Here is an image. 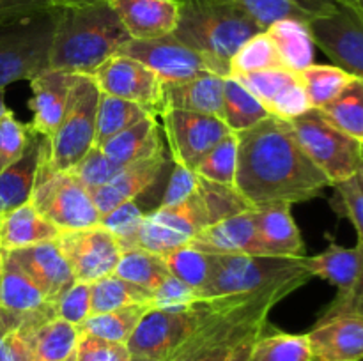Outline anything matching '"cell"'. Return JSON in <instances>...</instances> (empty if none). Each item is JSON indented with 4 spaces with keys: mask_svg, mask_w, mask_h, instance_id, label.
Segmentation results:
<instances>
[{
    "mask_svg": "<svg viewBox=\"0 0 363 361\" xmlns=\"http://www.w3.org/2000/svg\"><path fill=\"white\" fill-rule=\"evenodd\" d=\"M314 360L363 361V317L337 314L319 317L314 328L305 333Z\"/></svg>",
    "mask_w": 363,
    "mask_h": 361,
    "instance_id": "cell-19",
    "label": "cell"
},
{
    "mask_svg": "<svg viewBox=\"0 0 363 361\" xmlns=\"http://www.w3.org/2000/svg\"><path fill=\"white\" fill-rule=\"evenodd\" d=\"M250 361H314L307 335L269 331L264 326L252 347Z\"/></svg>",
    "mask_w": 363,
    "mask_h": 361,
    "instance_id": "cell-37",
    "label": "cell"
},
{
    "mask_svg": "<svg viewBox=\"0 0 363 361\" xmlns=\"http://www.w3.org/2000/svg\"><path fill=\"white\" fill-rule=\"evenodd\" d=\"M360 173H362V177H363V161H362V165H360Z\"/></svg>",
    "mask_w": 363,
    "mask_h": 361,
    "instance_id": "cell-61",
    "label": "cell"
},
{
    "mask_svg": "<svg viewBox=\"0 0 363 361\" xmlns=\"http://www.w3.org/2000/svg\"><path fill=\"white\" fill-rule=\"evenodd\" d=\"M236 137L234 190L252 209L307 202L332 186L305 154L289 120L269 115Z\"/></svg>",
    "mask_w": 363,
    "mask_h": 361,
    "instance_id": "cell-1",
    "label": "cell"
},
{
    "mask_svg": "<svg viewBox=\"0 0 363 361\" xmlns=\"http://www.w3.org/2000/svg\"><path fill=\"white\" fill-rule=\"evenodd\" d=\"M131 354L126 343L108 342L89 333L80 331L74 361H130Z\"/></svg>",
    "mask_w": 363,
    "mask_h": 361,
    "instance_id": "cell-49",
    "label": "cell"
},
{
    "mask_svg": "<svg viewBox=\"0 0 363 361\" xmlns=\"http://www.w3.org/2000/svg\"><path fill=\"white\" fill-rule=\"evenodd\" d=\"M91 76L94 78L103 94L137 103L152 117H158L165 112L163 81L155 71L131 57L117 53L105 60Z\"/></svg>",
    "mask_w": 363,
    "mask_h": 361,
    "instance_id": "cell-14",
    "label": "cell"
},
{
    "mask_svg": "<svg viewBox=\"0 0 363 361\" xmlns=\"http://www.w3.org/2000/svg\"><path fill=\"white\" fill-rule=\"evenodd\" d=\"M0 361H35L30 343L20 331L0 335Z\"/></svg>",
    "mask_w": 363,
    "mask_h": 361,
    "instance_id": "cell-53",
    "label": "cell"
},
{
    "mask_svg": "<svg viewBox=\"0 0 363 361\" xmlns=\"http://www.w3.org/2000/svg\"><path fill=\"white\" fill-rule=\"evenodd\" d=\"M130 304H151L152 296L147 290L133 285L117 275H108L91 283V315L105 314Z\"/></svg>",
    "mask_w": 363,
    "mask_h": 361,
    "instance_id": "cell-39",
    "label": "cell"
},
{
    "mask_svg": "<svg viewBox=\"0 0 363 361\" xmlns=\"http://www.w3.org/2000/svg\"><path fill=\"white\" fill-rule=\"evenodd\" d=\"M252 209L234 188L201 177L199 188L176 205H158L147 212L137 237V248L165 255L190 244L208 227Z\"/></svg>",
    "mask_w": 363,
    "mask_h": 361,
    "instance_id": "cell-4",
    "label": "cell"
},
{
    "mask_svg": "<svg viewBox=\"0 0 363 361\" xmlns=\"http://www.w3.org/2000/svg\"><path fill=\"white\" fill-rule=\"evenodd\" d=\"M7 110V106H6V101H4V91H0V117L4 115V112H6Z\"/></svg>",
    "mask_w": 363,
    "mask_h": 361,
    "instance_id": "cell-58",
    "label": "cell"
},
{
    "mask_svg": "<svg viewBox=\"0 0 363 361\" xmlns=\"http://www.w3.org/2000/svg\"><path fill=\"white\" fill-rule=\"evenodd\" d=\"M64 361H74V356H71V357H67V360H64Z\"/></svg>",
    "mask_w": 363,
    "mask_h": 361,
    "instance_id": "cell-60",
    "label": "cell"
},
{
    "mask_svg": "<svg viewBox=\"0 0 363 361\" xmlns=\"http://www.w3.org/2000/svg\"><path fill=\"white\" fill-rule=\"evenodd\" d=\"M145 117H152L145 108L137 103L103 94L99 98L98 117H96V147H101L106 140L116 137L126 127L140 122Z\"/></svg>",
    "mask_w": 363,
    "mask_h": 361,
    "instance_id": "cell-38",
    "label": "cell"
},
{
    "mask_svg": "<svg viewBox=\"0 0 363 361\" xmlns=\"http://www.w3.org/2000/svg\"><path fill=\"white\" fill-rule=\"evenodd\" d=\"M238 163V137L236 133L227 134L218 142L204 158L199 161L194 172L211 183L234 188Z\"/></svg>",
    "mask_w": 363,
    "mask_h": 361,
    "instance_id": "cell-43",
    "label": "cell"
},
{
    "mask_svg": "<svg viewBox=\"0 0 363 361\" xmlns=\"http://www.w3.org/2000/svg\"><path fill=\"white\" fill-rule=\"evenodd\" d=\"M73 80L74 73L53 69V67H46L28 80L32 91L30 99H28L32 122L28 126L32 130L52 138L66 112Z\"/></svg>",
    "mask_w": 363,
    "mask_h": 361,
    "instance_id": "cell-22",
    "label": "cell"
},
{
    "mask_svg": "<svg viewBox=\"0 0 363 361\" xmlns=\"http://www.w3.org/2000/svg\"><path fill=\"white\" fill-rule=\"evenodd\" d=\"M335 197L332 205L335 212L350 219L357 230L358 243L363 244V177L362 173L347 177L340 183L333 184Z\"/></svg>",
    "mask_w": 363,
    "mask_h": 361,
    "instance_id": "cell-45",
    "label": "cell"
},
{
    "mask_svg": "<svg viewBox=\"0 0 363 361\" xmlns=\"http://www.w3.org/2000/svg\"><path fill=\"white\" fill-rule=\"evenodd\" d=\"M307 280H286L255 294L209 299V314L170 361H227L233 350L268 324L272 308L303 287Z\"/></svg>",
    "mask_w": 363,
    "mask_h": 361,
    "instance_id": "cell-2",
    "label": "cell"
},
{
    "mask_svg": "<svg viewBox=\"0 0 363 361\" xmlns=\"http://www.w3.org/2000/svg\"><path fill=\"white\" fill-rule=\"evenodd\" d=\"M225 78L215 73H202L174 84H163L165 110L208 113L222 119V98Z\"/></svg>",
    "mask_w": 363,
    "mask_h": 361,
    "instance_id": "cell-25",
    "label": "cell"
},
{
    "mask_svg": "<svg viewBox=\"0 0 363 361\" xmlns=\"http://www.w3.org/2000/svg\"><path fill=\"white\" fill-rule=\"evenodd\" d=\"M266 69H284L272 39L266 32H259L240 46L230 59V76L257 73Z\"/></svg>",
    "mask_w": 363,
    "mask_h": 361,
    "instance_id": "cell-42",
    "label": "cell"
},
{
    "mask_svg": "<svg viewBox=\"0 0 363 361\" xmlns=\"http://www.w3.org/2000/svg\"><path fill=\"white\" fill-rule=\"evenodd\" d=\"M266 117H269V113L261 101L236 78L227 76L223 81L222 120L229 126V130L233 133H240L261 122Z\"/></svg>",
    "mask_w": 363,
    "mask_h": 361,
    "instance_id": "cell-33",
    "label": "cell"
},
{
    "mask_svg": "<svg viewBox=\"0 0 363 361\" xmlns=\"http://www.w3.org/2000/svg\"><path fill=\"white\" fill-rule=\"evenodd\" d=\"M333 2L339 4V6H346L350 7V9L357 11V13L363 18V0H333Z\"/></svg>",
    "mask_w": 363,
    "mask_h": 361,
    "instance_id": "cell-57",
    "label": "cell"
},
{
    "mask_svg": "<svg viewBox=\"0 0 363 361\" xmlns=\"http://www.w3.org/2000/svg\"><path fill=\"white\" fill-rule=\"evenodd\" d=\"M6 253L27 273L28 278L39 287L50 303L55 304V301L77 282L57 239L6 251Z\"/></svg>",
    "mask_w": 363,
    "mask_h": 361,
    "instance_id": "cell-18",
    "label": "cell"
},
{
    "mask_svg": "<svg viewBox=\"0 0 363 361\" xmlns=\"http://www.w3.org/2000/svg\"><path fill=\"white\" fill-rule=\"evenodd\" d=\"M147 212L138 200H128L99 218V225L108 230L123 250L137 248V237Z\"/></svg>",
    "mask_w": 363,
    "mask_h": 361,
    "instance_id": "cell-44",
    "label": "cell"
},
{
    "mask_svg": "<svg viewBox=\"0 0 363 361\" xmlns=\"http://www.w3.org/2000/svg\"><path fill=\"white\" fill-rule=\"evenodd\" d=\"M165 152L167 151L163 149L156 154L123 166L108 183L103 184L98 190L91 191L92 200H94L99 214H106L113 207L128 200H137L152 184L158 183L160 177L165 172L167 163H169Z\"/></svg>",
    "mask_w": 363,
    "mask_h": 361,
    "instance_id": "cell-21",
    "label": "cell"
},
{
    "mask_svg": "<svg viewBox=\"0 0 363 361\" xmlns=\"http://www.w3.org/2000/svg\"><path fill=\"white\" fill-rule=\"evenodd\" d=\"M48 0H0V23L48 9Z\"/></svg>",
    "mask_w": 363,
    "mask_h": 361,
    "instance_id": "cell-54",
    "label": "cell"
},
{
    "mask_svg": "<svg viewBox=\"0 0 363 361\" xmlns=\"http://www.w3.org/2000/svg\"><path fill=\"white\" fill-rule=\"evenodd\" d=\"M151 308V304H130V306L117 308V310L105 311V314L91 315L80 326V331L108 340V342L126 343L133 335L138 322Z\"/></svg>",
    "mask_w": 363,
    "mask_h": 361,
    "instance_id": "cell-36",
    "label": "cell"
},
{
    "mask_svg": "<svg viewBox=\"0 0 363 361\" xmlns=\"http://www.w3.org/2000/svg\"><path fill=\"white\" fill-rule=\"evenodd\" d=\"M289 124L305 154L328 177L332 186L360 172L363 144L330 124L319 110H308Z\"/></svg>",
    "mask_w": 363,
    "mask_h": 361,
    "instance_id": "cell-9",
    "label": "cell"
},
{
    "mask_svg": "<svg viewBox=\"0 0 363 361\" xmlns=\"http://www.w3.org/2000/svg\"><path fill=\"white\" fill-rule=\"evenodd\" d=\"M0 269H2V253H0Z\"/></svg>",
    "mask_w": 363,
    "mask_h": 361,
    "instance_id": "cell-62",
    "label": "cell"
},
{
    "mask_svg": "<svg viewBox=\"0 0 363 361\" xmlns=\"http://www.w3.org/2000/svg\"><path fill=\"white\" fill-rule=\"evenodd\" d=\"M99 98L101 91L94 78L74 74L66 112L50 138V168L67 172L94 147Z\"/></svg>",
    "mask_w": 363,
    "mask_h": 361,
    "instance_id": "cell-8",
    "label": "cell"
},
{
    "mask_svg": "<svg viewBox=\"0 0 363 361\" xmlns=\"http://www.w3.org/2000/svg\"><path fill=\"white\" fill-rule=\"evenodd\" d=\"M252 211L259 241L266 253L275 257H303V237L291 214L289 204L268 205Z\"/></svg>",
    "mask_w": 363,
    "mask_h": 361,
    "instance_id": "cell-26",
    "label": "cell"
},
{
    "mask_svg": "<svg viewBox=\"0 0 363 361\" xmlns=\"http://www.w3.org/2000/svg\"><path fill=\"white\" fill-rule=\"evenodd\" d=\"M96 2H103V0H48L50 7H55V9L89 6V4H96Z\"/></svg>",
    "mask_w": 363,
    "mask_h": 361,
    "instance_id": "cell-56",
    "label": "cell"
},
{
    "mask_svg": "<svg viewBox=\"0 0 363 361\" xmlns=\"http://www.w3.org/2000/svg\"><path fill=\"white\" fill-rule=\"evenodd\" d=\"M318 48L333 66L363 80V18L346 6L308 23Z\"/></svg>",
    "mask_w": 363,
    "mask_h": 361,
    "instance_id": "cell-15",
    "label": "cell"
},
{
    "mask_svg": "<svg viewBox=\"0 0 363 361\" xmlns=\"http://www.w3.org/2000/svg\"><path fill=\"white\" fill-rule=\"evenodd\" d=\"M208 314L209 304L206 301H197L191 308L179 311L151 308L126 342L128 350L133 357L170 361Z\"/></svg>",
    "mask_w": 363,
    "mask_h": 361,
    "instance_id": "cell-11",
    "label": "cell"
},
{
    "mask_svg": "<svg viewBox=\"0 0 363 361\" xmlns=\"http://www.w3.org/2000/svg\"><path fill=\"white\" fill-rule=\"evenodd\" d=\"M264 329V328H262ZM261 329V331H262ZM254 333V335H250L248 338H245L243 342L240 343V345L236 347V349L233 350V354H230L229 357H227V361H250L252 360V347H254V342L255 338L259 336V333Z\"/></svg>",
    "mask_w": 363,
    "mask_h": 361,
    "instance_id": "cell-55",
    "label": "cell"
},
{
    "mask_svg": "<svg viewBox=\"0 0 363 361\" xmlns=\"http://www.w3.org/2000/svg\"><path fill=\"white\" fill-rule=\"evenodd\" d=\"M298 74H300V80L308 96V101H311L312 108L315 110L323 108L330 101H333L354 78L333 64L332 66L312 64Z\"/></svg>",
    "mask_w": 363,
    "mask_h": 361,
    "instance_id": "cell-41",
    "label": "cell"
},
{
    "mask_svg": "<svg viewBox=\"0 0 363 361\" xmlns=\"http://www.w3.org/2000/svg\"><path fill=\"white\" fill-rule=\"evenodd\" d=\"M103 152L117 166H126L142 158L163 151L162 133L156 117H145L140 122L126 127L101 145Z\"/></svg>",
    "mask_w": 363,
    "mask_h": 361,
    "instance_id": "cell-28",
    "label": "cell"
},
{
    "mask_svg": "<svg viewBox=\"0 0 363 361\" xmlns=\"http://www.w3.org/2000/svg\"><path fill=\"white\" fill-rule=\"evenodd\" d=\"M170 276L181 280L199 292L208 282L213 269V253L201 250L194 244H184L162 255Z\"/></svg>",
    "mask_w": 363,
    "mask_h": 361,
    "instance_id": "cell-40",
    "label": "cell"
},
{
    "mask_svg": "<svg viewBox=\"0 0 363 361\" xmlns=\"http://www.w3.org/2000/svg\"><path fill=\"white\" fill-rule=\"evenodd\" d=\"M131 39L149 41L170 35L179 20L177 0H108Z\"/></svg>",
    "mask_w": 363,
    "mask_h": 361,
    "instance_id": "cell-23",
    "label": "cell"
},
{
    "mask_svg": "<svg viewBox=\"0 0 363 361\" xmlns=\"http://www.w3.org/2000/svg\"><path fill=\"white\" fill-rule=\"evenodd\" d=\"M362 258V244L357 243V246L346 248L337 243H330V246L321 253L314 257H303V264L312 276H319L335 285L337 292H346L353 287L360 273Z\"/></svg>",
    "mask_w": 363,
    "mask_h": 361,
    "instance_id": "cell-31",
    "label": "cell"
},
{
    "mask_svg": "<svg viewBox=\"0 0 363 361\" xmlns=\"http://www.w3.org/2000/svg\"><path fill=\"white\" fill-rule=\"evenodd\" d=\"M199 183H201V176L199 173L174 163L172 173H170L169 183H167L165 191H163L160 205H176L179 202L186 200L191 193H195V190L199 188Z\"/></svg>",
    "mask_w": 363,
    "mask_h": 361,
    "instance_id": "cell-51",
    "label": "cell"
},
{
    "mask_svg": "<svg viewBox=\"0 0 363 361\" xmlns=\"http://www.w3.org/2000/svg\"><path fill=\"white\" fill-rule=\"evenodd\" d=\"M0 253H2V251H0Z\"/></svg>",
    "mask_w": 363,
    "mask_h": 361,
    "instance_id": "cell-64",
    "label": "cell"
},
{
    "mask_svg": "<svg viewBox=\"0 0 363 361\" xmlns=\"http://www.w3.org/2000/svg\"><path fill=\"white\" fill-rule=\"evenodd\" d=\"M199 301L197 292L181 280L169 276L158 289L152 292V308L169 311L188 310Z\"/></svg>",
    "mask_w": 363,
    "mask_h": 361,
    "instance_id": "cell-50",
    "label": "cell"
},
{
    "mask_svg": "<svg viewBox=\"0 0 363 361\" xmlns=\"http://www.w3.org/2000/svg\"><path fill=\"white\" fill-rule=\"evenodd\" d=\"M305 257V255H303ZM303 257L275 255H215L208 282L197 292L199 301L255 294L286 280H311Z\"/></svg>",
    "mask_w": 363,
    "mask_h": 361,
    "instance_id": "cell-6",
    "label": "cell"
},
{
    "mask_svg": "<svg viewBox=\"0 0 363 361\" xmlns=\"http://www.w3.org/2000/svg\"><path fill=\"white\" fill-rule=\"evenodd\" d=\"M21 335L30 343L35 361H64L77 353L80 328L53 317Z\"/></svg>",
    "mask_w": 363,
    "mask_h": 361,
    "instance_id": "cell-32",
    "label": "cell"
},
{
    "mask_svg": "<svg viewBox=\"0 0 363 361\" xmlns=\"http://www.w3.org/2000/svg\"><path fill=\"white\" fill-rule=\"evenodd\" d=\"M130 361H149V360H142V357H133V356H131Z\"/></svg>",
    "mask_w": 363,
    "mask_h": 361,
    "instance_id": "cell-59",
    "label": "cell"
},
{
    "mask_svg": "<svg viewBox=\"0 0 363 361\" xmlns=\"http://www.w3.org/2000/svg\"><path fill=\"white\" fill-rule=\"evenodd\" d=\"M284 69L301 73L314 64L315 42L308 23L298 20H280L266 28Z\"/></svg>",
    "mask_w": 363,
    "mask_h": 361,
    "instance_id": "cell-29",
    "label": "cell"
},
{
    "mask_svg": "<svg viewBox=\"0 0 363 361\" xmlns=\"http://www.w3.org/2000/svg\"><path fill=\"white\" fill-rule=\"evenodd\" d=\"M50 159V138L30 127L23 154L0 172V214L30 202L35 180Z\"/></svg>",
    "mask_w": 363,
    "mask_h": 361,
    "instance_id": "cell-20",
    "label": "cell"
},
{
    "mask_svg": "<svg viewBox=\"0 0 363 361\" xmlns=\"http://www.w3.org/2000/svg\"><path fill=\"white\" fill-rule=\"evenodd\" d=\"M236 78L261 101L269 115L293 120L312 110L300 74L287 69H266L257 73L238 74Z\"/></svg>",
    "mask_w": 363,
    "mask_h": 361,
    "instance_id": "cell-17",
    "label": "cell"
},
{
    "mask_svg": "<svg viewBox=\"0 0 363 361\" xmlns=\"http://www.w3.org/2000/svg\"><path fill=\"white\" fill-rule=\"evenodd\" d=\"M113 275L147 290L152 296V292L169 278L170 273L162 255L142 248H130L123 250Z\"/></svg>",
    "mask_w": 363,
    "mask_h": 361,
    "instance_id": "cell-34",
    "label": "cell"
},
{
    "mask_svg": "<svg viewBox=\"0 0 363 361\" xmlns=\"http://www.w3.org/2000/svg\"><path fill=\"white\" fill-rule=\"evenodd\" d=\"M314 361H319V360H314Z\"/></svg>",
    "mask_w": 363,
    "mask_h": 361,
    "instance_id": "cell-63",
    "label": "cell"
},
{
    "mask_svg": "<svg viewBox=\"0 0 363 361\" xmlns=\"http://www.w3.org/2000/svg\"><path fill=\"white\" fill-rule=\"evenodd\" d=\"M30 204L35 211L62 232L99 225L98 207L87 188L73 173L55 172L43 165L32 191Z\"/></svg>",
    "mask_w": 363,
    "mask_h": 361,
    "instance_id": "cell-10",
    "label": "cell"
},
{
    "mask_svg": "<svg viewBox=\"0 0 363 361\" xmlns=\"http://www.w3.org/2000/svg\"><path fill=\"white\" fill-rule=\"evenodd\" d=\"M190 244L215 255H268L259 241L252 209L208 227Z\"/></svg>",
    "mask_w": 363,
    "mask_h": 361,
    "instance_id": "cell-24",
    "label": "cell"
},
{
    "mask_svg": "<svg viewBox=\"0 0 363 361\" xmlns=\"http://www.w3.org/2000/svg\"><path fill=\"white\" fill-rule=\"evenodd\" d=\"M319 113L330 124L363 144V80L353 78L333 101L319 108Z\"/></svg>",
    "mask_w": 363,
    "mask_h": 361,
    "instance_id": "cell-35",
    "label": "cell"
},
{
    "mask_svg": "<svg viewBox=\"0 0 363 361\" xmlns=\"http://www.w3.org/2000/svg\"><path fill=\"white\" fill-rule=\"evenodd\" d=\"M174 38L211 59L230 76V59L243 42L264 32L234 0H177Z\"/></svg>",
    "mask_w": 363,
    "mask_h": 361,
    "instance_id": "cell-5",
    "label": "cell"
},
{
    "mask_svg": "<svg viewBox=\"0 0 363 361\" xmlns=\"http://www.w3.org/2000/svg\"><path fill=\"white\" fill-rule=\"evenodd\" d=\"M57 243L69 262L74 280L84 283L113 275L123 253L116 237L101 225L62 232Z\"/></svg>",
    "mask_w": 363,
    "mask_h": 361,
    "instance_id": "cell-16",
    "label": "cell"
},
{
    "mask_svg": "<svg viewBox=\"0 0 363 361\" xmlns=\"http://www.w3.org/2000/svg\"><path fill=\"white\" fill-rule=\"evenodd\" d=\"M59 9L45 11L0 23V91L30 80L48 67V53Z\"/></svg>",
    "mask_w": 363,
    "mask_h": 361,
    "instance_id": "cell-7",
    "label": "cell"
},
{
    "mask_svg": "<svg viewBox=\"0 0 363 361\" xmlns=\"http://www.w3.org/2000/svg\"><path fill=\"white\" fill-rule=\"evenodd\" d=\"M169 154L176 165L195 170L202 158L230 134L225 122L216 115L184 110H165L162 113Z\"/></svg>",
    "mask_w": 363,
    "mask_h": 361,
    "instance_id": "cell-13",
    "label": "cell"
},
{
    "mask_svg": "<svg viewBox=\"0 0 363 361\" xmlns=\"http://www.w3.org/2000/svg\"><path fill=\"white\" fill-rule=\"evenodd\" d=\"M262 28L280 20H298L311 23L315 18L333 13L339 4L333 0H234Z\"/></svg>",
    "mask_w": 363,
    "mask_h": 361,
    "instance_id": "cell-30",
    "label": "cell"
},
{
    "mask_svg": "<svg viewBox=\"0 0 363 361\" xmlns=\"http://www.w3.org/2000/svg\"><path fill=\"white\" fill-rule=\"evenodd\" d=\"M55 315L80 328L91 317V283L74 282L55 301Z\"/></svg>",
    "mask_w": 363,
    "mask_h": 361,
    "instance_id": "cell-48",
    "label": "cell"
},
{
    "mask_svg": "<svg viewBox=\"0 0 363 361\" xmlns=\"http://www.w3.org/2000/svg\"><path fill=\"white\" fill-rule=\"evenodd\" d=\"M119 53L147 66L158 74L163 84L183 81L202 73H215L227 78L211 59L177 41L172 34L149 41L130 39Z\"/></svg>",
    "mask_w": 363,
    "mask_h": 361,
    "instance_id": "cell-12",
    "label": "cell"
},
{
    "mask_svg": "<svg viewBox=\"0 0 363 361\" xmlns=\"http://www.w3.org/2000/svg\"><path fill=\"white\" fill-rule=\"evenodd\" d=\"M121 170V166H117L116 163L110 161L105 156V152L99 147H92L73 168L69 170L78 180H82L85 188L89 191H94L98 188H101L103 184L108 183L113 176Z\"/></svg>",
    "mask_w": 363,
    "mask_h": 361,
    "instance_id": "cell-46",
    "label": "cell"
},
{
    "mask_svg": "<svg viewBox=\"0 0 363 361\" xmlns=\"http://www.w3.org/2000/svg\"><path fill=\"white\" fill-rule=\"evenodd\" d=\"M130 39L108 0L59 9L48 67L91 76Z\"/></svg>",
    "mask_w": 363,
    "mask_h": 361,
    "instance_id": "cell-3",
    "label": "cell"
},
{
    "mask_svg": "<svg viewBox=\"0 0 363 361\" xmlns=\"http://www.w3.org/2000/svg\"><path fill=\"white\" fill-rule=\"evenodd\" d=\"M60 230L46 222L30 202L0 214V251L20 250L45 241L59 239Z\"/></svg>",
    "mask_w": 363,
    "mask_h": 361,
    "instance_id": "cell-27",
    "label": "cell"
},
{
    "mask_svg": "<svg viewBox=\"0 0 363 361\" xmlns=\"http://www.w3.org/2000/svg\"><path fill=\"white\" fill-rule=\"evenodd\" d=\"M30 126L16 119L11 110L0 117V172L16 161L27 147Z\"/></svg>",
    "mask_w": 363,
    "mask_h": 361,
    "instance_id": "cell-47",
    "label": "cell"
},
{
    "mask_svg": "<svg viewBox=\"0 0 363 361\" xmlns=\"http://www.w3.org/2000/svg\"><path fill=\"white\" fill-rule=\"evenodd\" d=\"M362 244V243H358ZM363 250V244H362ZM337 314H354L362 315L363 317V258H362V268L358 273L357 280H354L353 287L346 292H337L335 299L323 310L321 317H330V315Z\"/></svg>",
    "mask_w": 363,
    "mask_h": 361,
    "instance_id": "cell-52",
    "label": "cell"
}]
</instances>
